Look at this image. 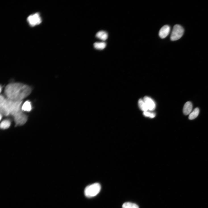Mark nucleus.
Masks as SVG:
<instances>
[{"mask_svg":"<svg viewBox=\"0 0 208 208\" xmlns=\"http://www.w3.org/2000/svg\"><path fill=\"white\" fill-rule=\"evenodd\" d=\"M32 88L26 84L14 82L8 84L5 90V97L15 101H22L32 92Z\"/></svg>","mask_w":208,"mask_h":208,"instance_id":"obj_1","label":"nucleus"},{"mask_svg":"<svg viewBox=\"0 0 208 208\" xmlns=\"http://www.w3.org/2000/svg\"><path fill=\"white\" fill-rule=\"evenodd\" d=\"M23 101H15L10 100L5 96H0L1 114L5 116L11 115L14 118L23 113L22 110Z\"/></svg>","mask_w":208,"mask_h":208,"instance_id":"obj_2","label":"nucleus"},{"mask_svg":"<svg viewBox=\"0 0 208 208\" xmlns=\"http://www.w3.org/2000/svg\"><path fill=\"white\" fill-rule=\"evenodd\" d=\"M101 189V186L99 183H94L85 188L84 190V195L88 198L95 197L99 193Z\"/></svg>","mask_w":208,"mask_h":208,"instance_id":"obj_3","label":"nucleus"},{"mask_svg":"<svg viewBox=\"0 0 208 208\" xmlns=\"http://www.w3.org/2000/svg\"><path fill=\"white\" fill-rule=\"evenodd\" d=\"M184 32V30L181 26L177 24L173 27L170 37L172 41H177L182 38Z\"/></svg>","mask_w":208,"mask_h":208,"instance_id":"obj_4","label":"nucleus"},{"mask_svg":"<svg viewBox=\"0 0 208 208\" xmlns=\"http://www.w3.org/2000/svg\"><path fill=\"white\" fill-rule=\"evenodd\" d=\"M27 20L30 25L32 26L39 24L42 22L39 13H37L29 16Z\"/></svg>","mask_w":208,"mask_h":208,"instance_id":"obj_5","label":"nucleus"},{"mask_svg":"<svg viewBox=\"0 0 208 208\" xmlns=\"http://www.w3.org/2000/svg\"><path fill=\"white\" fill-rule=\"evenodd\" d=\"M170 26L168 25L163 26L160 30L159 35L160 37L162 39L167 37L169 34L170 31Z\"/></svg>","mask_w":208,"mask_h":208,"instance_id":"obj_6","label":"nucleus"},{"mask_svg":"<svg viewBox=\"0 0 208 208\" xmlns=\"http://www.w3.org/2000/svg\"><path fill=\"white\" fill-rule=\"evenodd\" d=\"M143 99L146 104L148 110L153 111L155 109V103L151 98L149 97L145 96Z\"/></svg>","mask_w":208,"mask_h":208,"instance_id":"obj_7","label":"nucleus"},{"mask_svg":"<svg viewBox=\"0 0 208 208\" xmlns=\"http://www.w3.org/2000/svg\"><path fill=\"white\" fill-rule=\"evenodd\" d=\"M193 108V104L191 102L188 101L186 102L183 109L184 114L185 115H189L192 112Z\"/></svg>","mask_w":208,"mask_h":208,"instance_id":"obj_8","label":"nucleus"},{"mask_svg":"<svg viewBox=\"0 0 208 208\" xmlns=\"http://www.w3.org/2000/svg\"><path fill=\"white\" fill-rule=\"evenodd\" d=\"M32 109V105L30 101L27 100L22 104V110L23 111L29 112L31 111Z\"/></svg>","mask_w":208,"mask_h":208,"instance_id":"obj_9","label":"nucleus"},{"mask_svg":"<svg viewBox=\"0 0 208 208\" xmlns=\"http://www.w3.org/2000/svg\"><path fill=\"white\" fill-rule=\"evenodd\" d=\"M96 36L97 38L103 41L107 40L108 37L107 33L103 31H100L97 32Z\"/></svg>","mask_w":208,"mask_h":208,"instance_id":"obj_10","label":"nucleus"},{"mask_svg":"<svg viewBox=\"0 0 208 208\" xmlns=\"http://www.w3.org/2000/svg\"><path fill=\"white\" fill-rule=\"evenodd\" d=\"M199 113V109L198 108H195L189 115L188 118L190 120H193L196 118Z\"/></svg>","mask_w":208,"mask_h":208,"instance_id":"obj_11","label":"nucleus"},{"mask_svg":"<svg viewBox=\"0 0 208 208\" xmlns=\"http://www.w3.org/2000/svg\"><path fill=\"white\" fill-rule=\"evenodd\" d=\"M138 105L140 109L144 112L147 111L148 109L143 99H140L138 101Z\"/></svg>","mask_w":208,"mask_h":208,"instance_id":"obj_12","label":"nucleus"},{"mask_svg":"<svg viewBox=\"0 0 208 208\" xmlns=\"http://www.w3.org/2000/svg\"><path fill=\"white\" fill-rule=\"evenodd\" d=\"M95 48L99 50H102L106 46V43L105 42H95L94 44Z\"/></svg>","mask_w":208,"mask_h":208,"instance_id":"obj_13","label":"nucleus"},{"mask_svg":"<svg viewBox=\"0 0 208 208\" xmlns=\"http://www.w3.org/2000/svg\"><path fill=\"white\" fill-rule=\"evenodd\" d=\"M10 121L8 119H5L2 121L1 125V128L3 129L8 128L11 125Z\"/></svg>","mask_w":208,"mask_h":208,"instance_id":"obj_14","label":"nucleus"},{"mask_svg":"<svg viewBox=\"0 0 208 208\" xmlns=\"http://www.w3.org/2000/svg\"><path fill=\"white\" fill-rule=\"evenodd\" d=\"M122 208H139V207L135 203L127 202L123 204Z\"/></svg>","mask_w":208,"mask_h":208,"instance_id":"obj_15","label":"nucleus"},{"mask_svg":"<svg viewBox=\"0 0 208 208\" xmlns=\"http://www.w3.org/2000/svg\"><path fill=\"white\" fill-rule=\"evenodd\" d=\"M152 113H150L148 111L144 112L143 113V115L146 117H149L150 118Z\"/></svg>","mask_w":208,"mask_h":208,"instance_id":"obj_16","label":"nucleus"}]
</instances>
